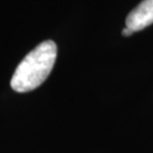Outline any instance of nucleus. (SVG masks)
<instances>
[{"label": "nucleus", "mask_w": 153, "mask_h": 153, "mask_svg": "<svg viewBox=\"0 0 153 153\" xmlns=\"http://www.w3.org/2000/svg\"><path fill=\"white\" fill-rule=\"evenodd\" d=\"M57 58V44L47 40L25 56L15 69L10 86L18 93H25L39 88L48 78Z\"/></svg>", "instance_id": "obj_1"}, {"label": "nucleus", "mask_w": 153, "mask_h": 153, "mask_svg": "<svg viewBox=\"0 0 153 153\" xmlns=\"http://www.w3.org/2000/svg\"><path fill=\"white\" fill-rule=\"evenodd\" d=\"M133 33H134V32L131 31V28H128V27H125L123 31H121V34H123L124 36H131Z\"/></svg>", "instance_id": "obj_3"}, {"label": "nucleus", "mask_w": 153, "mask_h": 153, "mask_svg": "<svg viewBox=\"0 0 153 153\" xmlns=\"http://www.w3.org/2000/svg\"><path fill=\"white\" fill-rule=\"evenodd\" d=\"M151 24H153V0H143L126 18V27L133 32L144 30Z\"/></svg>", "instance_id": "obj_2"}]
</instances>
